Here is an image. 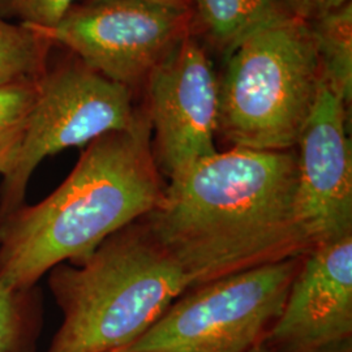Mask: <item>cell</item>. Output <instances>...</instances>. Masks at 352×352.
<instances>
[{
	"label": "cell",
	"mask_w": 352,
	"mask_h": 352,
	"mask_svg": "<svg viewBox=\"0 0 352 352\" xmlns=\"http://www.w3.org/2000/svg\"><path fill=\"white\" fill-rule=\"evenodd\" d=\"M142 221L189 289L314 248L296 206V153L231 148L168 179Z\"/></svg>",
	"instance_id": "cell-1"
},
{
	"label": "cell",
	"mask_w": 352,
	"mask_h": 352,
	"mask_svg": "<svg viewBox=\"0 0 352 352\" xmlns=\"http://www.w3.org/2000/svg\"><path fill=\"white\" fill-rule=\"evenodd\" d=\"M164 187L145 109L131 129L88 144L46 199L0 217V283L24 292L56 265L82 260L149 213Z\"/></svg>",
	"instance_id": "cell-2"
},
{
	"label": "cell",
	"mask_w": 352,
	"mask_h": 352,
	"mask_svg": "<svg viewBox=\"0 0 352 352\" xmlns=\"http://www.w3.org/2000/svg\"><path fill=\"white\" fill-rule=\"evenodd\" d=\"M49 286L63 321L46 352L123 350L189 289L142 218L82 260L52 267Z\"/></svg>",
	"instance_id": "cell-3"
},
{
	"label": "cell",
	"mask_w": 352,
	"mask_h": 352,
	"mask_svg": "<svg viewBox=\"0 0 352 352\" xmlns=\"http://www.w3.org/2000/svg\"><path fill=\"white\" fill-rule=\"evenodd\" d=\"M322 85L309 21L296 17L245 38L218 77V135L232 148L295 149Z\"/></svg>",
	"instance_id": "cell-4"
},
{
	"label": "cell",
	"mask_w": 352,
	"mask_h": 352,
	"mask_svg": "<svg viewBox=\"0 0 352 352\" xmlns=\"http://www.w3.org/2000/svg\"><path fill=\"white\" fill-rule=\"evenodd\" d=\"M302 256L182 294L153 327L115 352H250L282 314Z\"/></svg>",
	"instance_id": "cell-5"
},
{
	"label": "cell",
	"mask_w": 352,
	"mask_h": 352,
	"mask_svg": "<svg viewBox=\"0 0 352 352\" xmlns=\"http://www.w3.org/2000/svg\"><path fill=\"white\" fill-rule=\"evenodd\" d=\"M144 110L133 106L131 89L85 64L42 76L20 146L3 175L0 217L25 202L28 183L43 160L106 133L131 129Z\"/></svg>",
	"instance_id": "cell-6"
},
{
	"label": "cell",
	"mask_w": 352,
	"mask_h": 352,
	"mask_svg": "<svg viewBox=\"0 0 352 352\" xmlns=\"http://www.w3.org/2000/svg\"><path fill=\"white\" fill-rule=\"evenodd\" d=\"M192 19L188 8L149 0H88L50 29H33L132 90L190 34Z\"/></svg>",
	"instance_id": "cell-7"
},
{
	"label": "cell",
	"mask_w": 352,
	"mask_h": 352,
	"mask_svg": "<svg viewBox=\"0 0 352 352\" xmlns=\"http://www.w3.org/2000/svg\"><path fill=\"white\" fill-rule=\"evenodd\" d=\"M146 81L153 157L170 179L218 151V76L206 51L188 34Z\"/></svg>",
	"instance_id": "cell-8"
},
{
	"label": "cell",
	"mask_w": 352,
	"mask_h": 352,
	"mask_svg": "<svg viewBox=\"0 0 352 352\" xmlns=\"http://www.w3.org/2000/svg\"><path fill=\"white\" fill-rule=\"evenodd\" d=\"M347 103L322 84L296 144V206L314 247L352 234Z\"/></svg>",
	"instance_id": "cell-9"
},
{
	"label": "cell",
	"mask_w": 352,
	"mask_h": 352,
	"mask_svg": "<svg viewBox=\"0 0 352 352\" xmlns=\"http://www.w3.org/2000/svg\"><path fill=\"white\" fill-rule=\"evenodd\" d=\"M352 338V234L314 247L265 336L266 352H314Z\"/></svg>",
	"instance_id": "cell-10"
},
{
	"label": "cell",
	"mask_w": 352,
	"mask_h": 352,
	"mask_svg": "<svg viewBox=\"0 0 352 352\" xmlns=\"http://www.w3.org/2000/svg\"><path fill=\"white\" fill-rule=\"evenodd\" d=\"M189 6L202 32L225 54L266 28L300 17L294 0H189Z\"/></svg>",
	"instance_id": "cell-11"
},
{
	"label": "cell",
	"mask_w": 352,
	"mask_h": 352,
	"mask_svg": "<svg viewBox=\"0 0 352 352\" xmlns=\"http://www.w3.org/2000/svg\"><path fill=\"white\" fill-rule=\"evenodd\" d=\"M315 39L322 84L349 106L352 98V4L308 20Z\"/></svg>",
	"instance_id": "cell-12"
},
{
	"label": "cell",
	"mask_w": 352,
	"mask_h": 352,
	"mask_svg": "<svg viewBox=\"0 0 352 352\" xmlns=\"http://www.w3.org/2000/svg\"><path fill=\"white\" fill-rule=\"evenodd\" d=\"M51 43L30 26L0 19V88L45 75L43 67Z\"/></svg>",
	"instance_id": "cell-13"
},
{
	"label": "cell",
	"mask_w": 352,
	"mask_h": 352,
	"mask_svg": "<svg viewBox=\"0 0 352 352\" xmlns=\"http://www.w3.org/2000/svg\"><path fill=\"white\" fill-rule=\"evenodd\" d=\"M38 80L0 88V175L11 167L37 96Z\"/></svg>",
	"instance_id": "cell-14"
},
{
	"label": "cell",
	"mask_w": 352,
	"mask_h": 352,
	"mask_svg": "<svg viewBox=\"0 0 352 352\" xmlns=\"http://www.w3.org/2000/svg\"><path fill=\"white\" fill-rule=\"evenodd\" d=\"M20 294L0 283V352H25L30 327Z\"/></svg>",
	"instance_id": "cell-15"
},
{
	"label": "cell",
	"mask_w": 352,
	"mask_h": 352,
	"mask_svg": "<svg viewBox=\"0 0 352 352\" xmlns=\"http://www.w3.org/2000/svg\"><path fill=\"white\" fill-rule=\"evenodd\" d=\"M75 0H0L7 12L23 19L21 24L36 29H50L74 7Z\"/></svg>",
	"instance_id": "cell-16"
},
{
	"label": "cell",
	"mask_w": 352,
	"mask_h": 352,
	"mask_svg": "<svg viewBox=\"0 0 352 352\" xmlns=\"http://www.w3.org/2000/svg\"><path fill=\"white\" fill-rule=\"evenodd\" d=\"M299 14L305 20H312L321 13L338 8L350 0H294Z\"/></svg>",
	"instance_id": "cell-17"
},
{
	"label": "cell",
	"mask_w": 352,
	"mask_h": 352,
	"mask_svg": "<svg viewBox=\"0 0 352 352\" xmlns=\"http://www.w3.org/2000/svg\"><path fill=\"white\" fill-rule=\"evenodd\" d=\"M314 352H352V338L329 343L327 346L320 347Z\"/></svg>",
	"instance_id": "cell-18"
},
{
	"label": "cell",
	"mask_w": 352,
	"mask_h": 352,
	"mask_svg": "<svg viewBox=\"0 0 352 352\" xmlns=\"http://www.w3.org/2000/svg\"><path fill=\"white\" fill-rule=\"evenodd\" d=\"M149 1H157V3H164V4H170V6H176V7L190 10L189 0H149Z\"/></svg>",
	"instance_id": "cell-19"
},
{
	"label": "cell",
	"mask_w": 352,
	"mask_h": 352,
	"mask_svg": "<svg viewBox=\"0 0 352 352\" xmlns=\"http://www.w3.org/2000/svg\"><path fill=\"white\" fill-rule=\"evenodd\" d=\"M250 352H266L265 351L264 347L261 346V344H258V346H256V347H253L251 351Z\"/></svg>",
	"instance_id": "cell-20"
}]
</instances>
